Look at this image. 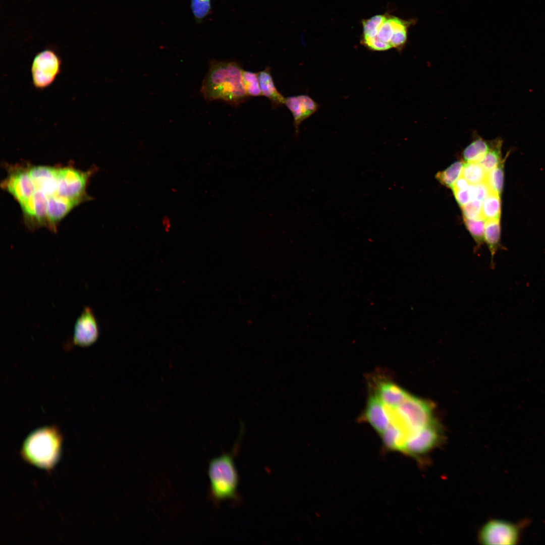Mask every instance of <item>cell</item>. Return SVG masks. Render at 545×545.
I'll return each mask as SVG.
<instances>
[{
    "mask_svg": "<svg viewBox=\"0 0 545 545\" xmlns=\"http://www.w3.org/2000/svg\"><path fill=\"white\" fill-rule=\"evenodd\" d=\"M243 69L237 62L211 60L200 92L206 101L220 100L237 106L249 97L242 79Z\"/></svg>",
    "mask_w": 545,
    "mask_h": 545,
    "instance_id": "6da1fadb",
    "label": "cell"
},
{
    "mask_svg": "<svg viewBox=\"0 0 545 545\" xmlns=\"http://www.w3.org/2000/svg\"><path fill=\"white\" fill-rule=\"evenodd\" d=\"M238 448L237 443L231 452L214 458L209 463L210 496L215 502L238 500L239 479L234 459Z\"/></svg>",
    "mask_w": 545,
    "mask_h": 545,
    "instance_id": "7a4b0ae2",
    "label": "cell"
},
{
    "mask_svg": "<svg viewBox=\"0 0 545 545\" xmlns=\"http://www.w3.org/2000/svg\"><path fill=\"white\" fill-rule=\"evenodd\" d=\"M61 436L57 428L47 426L36 429L24 441L23 452L32 464L42 468L52 467L58 459Z\"/></svg>",
    "mask_w": 545,
    "mask_h": 545,
    "instance_id": "3957f363",
    "label": "cell"
},
{
    "mask_svg": "<svg viewBox=\"0 0 545 545\" xmlns=\"http://www.w3.org/2000/svg\"><path fill=\"white\" fill-rule=\"evenodd\" d=\"M528 521L514 523L502 519H492L481 527L478 535L480 543L485 545L517 544Z\"/></svg>",
    "mask_w": 545,
    "mask_h": 545,
    "instance_id": "277c9868",
    "label": "cell"
},
{
    "mask_svg": "<svg viewBox=\"0 0 545 545\" xmlns=\"http://www.w3.org/2000/svg\"><path fill=\"white\" fill-rule=\"evenodd\" d=\"M395 408L408 438L414 432L434 422L430 404L416 397L410 395L401 405Z\"/></svg>",
    "mask_w": 545,
    "mask_h": 545,
    "instance_id": "5b68a950",
    "label": "cell"
},
{
    "mask_svg": "<svg viewBox=\"0 0 545 545\" xmlns=\"http://www.w3.org/2000/svg\"><path fill=\"white\" fill-rule=\"evenodd\" d=\"M88 176L89 173L71 168H58L56 195L78 204L85 198Z\"/></svg>",
    "mask_w": 545,
    "mask_h": 545,
    "instance_id": "8992f818",
    "label": "cell"
},
{
    "mask_svg": "<svg viewBox=\"0 0 545 545\" xmlns=\"http://www.w3.org/2000/svg\"><path fill=\"white\" fill-rule=\"evenodd\" d=\"M61 60L52 49H45L36 54L31 66L34 86L43 89L52 84L60 72Z\"/></svg>",
    "mask_w": 545,
    "mask_h": 545,
    "instance_id": "52a82bcc",
    "label": "cell"
},
{
    "mask_svg": "<svg viewBox=\"0 0 545 545\" xmlns=\"http://www.w3.org/2000/svg\"><path fill=\"white\" fill-rule=\"evenodd\" d=\"M440 431L434 422L412 433L408 438L403 454L414 457L430 452L438 444Z\"/></svg>",
    "mask_w": 545,
    "mask_h": 545,
    "instance_id": "ba28073f",
    "label": "cell"
},
{
    "mask_svg": "<svg viewBox=\"0 0 545 545\" xmlns=\"http://www.w3.org/2000/svg\"><path fill=\"white\" fill-rule=\"evenodd\" d=\"M2 186L19 203L21 207L32 197L35 187L28 169L18 168L12 171Z\"/></svg>",
    "mask_w": 545,
    "mask_h": 545,
    "instance_id": "9c48e42d",
    "label": "cell"
},
{
    "mask_svg": "<svg viewBox=\"0 0 545 545\" xmlns=\"http://www.w3.org/2000/svg\"><path fill=\"white\" fill-rule=\"evenodd\" d=\"M98 328L92 310L85 307L75 324L73 341L75 345L84 347L94 343L98 338Z\"/></svg>",
    "mask_w": 545,
    "mask_h": 545,
    "instance_id": "30bf717a",
    "label": "cell"
},
{
    "mask_svg": "<svg viewBox=\"0 0 545 545\" xmlns=\"http://www.w3.org/2000/svg\"><path fill=\"white\" fill-rule=\"evenodd\" d=\"M285 104L291 112L294 118L296 134L299 132L301 123L314 114L319 104L308 95L301 94L285 98Z\"/></svg>",
    "mask_w": 545,
    "mask_h": 545,
    "instance_id": "8fae6325",
    "label": "cell"
},
{
    "mask_svg": "<svg viewBox=\"0 0 545 545\" xmlns=\"http://www.w3.org/2000/svg\"><path fill=\"white\" fill-rule=\"evenodd\" d=\"M35 190L43 193L47 198L56 195L57 188L58 168L45 166H32L28 169Z\"/></svg>",
    "mask_w": 545,
    "mask_h": 545,
    "instance_id": "7c38bea8",
    "label": "cell"
},
{
    "mask_svg": "<svg viewBox=\"0 0 545 545\" xmlns=\"http://www.w3.org/2000/svg\"><path fill=\"white\" fill-rule=\"evenodd\" d=\"M363 417L379 434L390 425L385 405L376 393L369 398Z\"/></svg>",
    "mask_w": 545,
    "mask_h": 545,
    "instance_id": "4fadbf2b",
    "label": "cell"
},
{
    "mask_svg": "<svg viewBox=\"0 0 545 545\" xmlns=\"http://www.w3.org/2000/svg\"><path fill=\"white\" fill-rule=\"evenodd\" d=\"M376 394L384 404L391 407H397L410 395L402 388L389 382L380 383Z\"/></svg>",
    "mask_w": 545,
    "mask_h": 545,
    "instance_id": "5bb4252c",
    "label": "cell"
},
{
    "mask_svg": "<svg viewBox=\"0 0 545 545\" xmlns=\"http://www.w3.org/2000/svg\"><path fill=\"white\" fill-rule=\"evenodd\" d=\"M258 76L262 95L269 99L272 107L276 108L285 104L286 98L276 88L270 68L267 66L263 70L258 72Z\"/></svg>",
    "mask_w": 545,
    "mask_h": 545,
    "instance_id": "9a60e30c",
    "label": "cell"
},
{
    "mask_svg": "<svg viewBox=\"0 0 545 545\" xmlns=\"http://www.w3.org/2000/svg\"><path fill=\"white\" fill-rule=\"evenodd\" d=\"M77 204L58 195L50 196L47 199V219L52 227L62 220Z\"/></svg>",
    "mask_w": 545,
    "mask_h": 545,
    "instance_id": "2e32d148",
    "label": "cell"
},
{
    "mask_svg": "<svg viewBox=\"0 0 545 545\" xmlns=\"http://www.w3.org/2000/svg\"><path fill=\"white\" fill-rule=\"evenodd\" d=\"M500 220H486L484 232V240L490 254V266L495 267L494 258L500 249L504 248L501 243Z\"/></svg>",
    "mask_w": 545,
    "mask_h": 545,
    "instance_id": "e0dca14e",
    "label": "cell"
},
{
    "mask_svg": "<svg viewBox=\"0 0 545 545\" xmlns=\"http://www.w3.org/2000/svg\"><path fill=\"white\" fill-rule=\"evenodd\" d=\"M491 141L480 137H476L463 150L465 162H479L489 150Z\"/></svg>",
    "mask_w": 545,
    "mask_h": 545,
    "instance_id": "ac0fdd59",
    "label": "cell"
},
{
    "mask_svg": "<svg viewBox=\"0 0 545 545\" xmlns=\"http://www.w3.org/2000/svg\"><path fill=\"white\" fill-rule=\"evenodd\" d=\"M501 214V196L490 191L482 201V216L485 221L500 220Z\"/></svg>",
    "mask_w": 545,
    "mask_h": 545,
    "instance_id": "d6986e66",
    "label": "cell"
},
{
    "mask_svg": "<svg viewBox=\"0 0 545 545\" xmlns=\"http://www.w3.org/2000/svg\"><path fill=\"white\" fill-rule=\"evenodd\" d=\"M503 141L497 138L491 141L489 150L479 162L486 173L497 167L503 160L502 159V146Z\"/></svg>",
    "mask_w": 545,
    "mask_h": 545,
    "instance_id": "ffe728a7",
    "label": "cell"
},
{
    "mask_svg": "<svg viewBox=\"0 0 545 545\" xmlns=\"http://www.w3.org/2000/svg\"><path fill=\"white\" fill-rule=\"evenodd\" d=\"M464 162H454L446 169L440 171L435 176L436 179L443 185L452 189L455 182L461 176Z\"/></svg>",
    "mask_w": 545,
    "mask_h": 545,
    "instance_id": "44dd1931",
    "label": "cell"
},
{
    "mask_svg": "<svg viewBox=\"0 0 545 545\" xmlns=\"http://www.w3.org/2000/svg\"><path fill=\"white\" fill-rule=\"evenodd\" d=\"M487 173L479 162H464L461 176L470 184L475 185L485 181Z\"/></svg>",
    "mask_w": 545,
    "mask_h": 545,
    "instance_id": "7402d4cb",
    "label": "cell"
},
{
    "mask_svg": "<svg viewBox=\"0 0 545 545\" xmlns=\"http://www.w3.org/2000/svg\"><path fill=\"white\" fill-rule=\"evenodd\" d=\"M506 158L495 168L487 173L485 183L490 191L501 196L504 185V162Z\"/></svg>",
    "mask_w": 545,
    "mask_h": 545,
    "instance_id": "603a6c76",
    "label": "cell"
},
{
    "mask_svg": "<svg viewBox=\"0 0 545 545\" xmlns=\"http://www.w3.org/2000/svg\"><path fill=\"white\" fill-rule=\"evenodd\" d=\"M465 226L473 239L476 246V250L479 248L483 242L485 220L483 218L470 220L463 218Z\"/></svg>",
    "mask_w": 545,
    "mask_h": 545,
    "instance_id": "cb8c5ba5",
    "label": "cell"
},
{
    "mask_svg": "<svg viewBox=\"0 0 545 545\" xmlns=\"http://www.w3.org/2000/svg\"><path fill=\"white\" fill-rule=\"evenodd\" d=\"M242 79L246 94L249 97L262 96L258 72L243 70Z\"/></svg>",
    "mask_w": 545,
    "mask_h": 545,
    "instance_id": "d4e9b609",
    "label": "cell"
},
{
    "mask_svg": "<svg viewBox=\"0 0 545 545\" xmlns=\"http://www.w3.org/2000/svg\"><path fill=\"white\" fill-rule=\"evenodd\" d=\"M387 15H378L362 21L363 27L362 37H374L377 34L378 29L386 20Z\"/></svg>",
    "mask_w": 545,
    "mask_h": 545,
    "instance_id": "484cf974",
    "label": "cell"
},
{
    "mask_svg": "<svg viewBox=\"0 0 545 545\" xmlns=\"http://www.w3.org/2000/svg\"><path fill=\"white\" fill-rule=\"evenodd\" d=\"M211 0H191V9L197 23H200L211 11Z\"/></svg>",
    "mask_w": 545,
    "mask_h": 545,
    "instance_id": "4316f807",
    "label": "cell"
},
{
    "mask_svg": "<svg viewBox=\"0 0 545 545\" xmlns=\"http://www.w3.org/2000/svg\"><path fill=\"white\" fill-rule=\"evenodd\" d=\"M481 201L473 199L461 207L463 218L470 220L483 218L481 214Z\"/></svg>",
    "mask_w": 545,
    "mask_h": 545,
    "instance_id": "83f0119b",
    "label": "cell"
},
{
    "mask_svg": "<svg viewBox=\"0 0 545 545\" xmlns=\"http://www.w3.org/2000/svg\"><path fill=\"white\" fill-rule=\"evenodd\" d=\"M361 43L368 49L374 51H385L392 48L390 44L382 41L377 37H362Z\"/></svg>",
    "mask_w": 545,
    "mask_h": 545,
    "instance_id": "f1b7e54d",
    "label": "cell"
},
{
    "mask_svg": "<svg viewBox=\"0 0 545 545\" xmlns=\"http://www.w3.org/2000/svg\"><path fill=\"white\" fill-rule=\"evenodd\" d=\"M469 187L472 200L477 199L482 201L490 192L485 182L475 185L470 184Z\"/></svg>",
    "mask_w": 545,
    "mask_h": 545,
    "instance_id": "f546056e",
    "label": "cell"
},
{
    "mask_svg": "<svg viewBox=\"0 0 545 545\" xmlns=\"http://www.w3.org/2000/svg\"><path fill=\"white\" fill-rule=\"evenodd\" d=\"M393 35V31L392 26L388 19V15H387L386 20L380 25L375 37H377L382 41L391 45L390 41Z\"/></svg>",
    "mask_w": 545,
    "mask_h": 545,
    "instance_id": "4dcf8cb0",
    "label": "cell"
},
{
    "mask_svg": "<svg viewBox=\"0 0 545 545\" xmlns=\"http://www.w3.org/2000/svg\"><path fill=\"white\" fill-rule=\"evenodd\" d=\"M407 40V30H404L393 33L390 41L392 48L401 51L404 48Z\"/></svg>",
    "mask_w": 545,
    "mask_h": 545,
    "instance_id": "1f68e13d",
    "label": "cell"
},
{
    "mask_svg": "<svg viewBox=\"0 0 545 545\" xmlns=\"http://www.w3.org/2000/svg\"><path fill=\"white\" fill-rule=\"evenodd\" d=\"M453 192L457 203L461 207L465 205L472 200L469 187L466 189L454 190Z\"/></svg>",
    "mask_w": 545,
    "mask_h": 545,
    "instance_id": "d6a6232c",
    "label": "cell"
},
{
    "mask_svg": "<svg viewBox=\"0 0 545 545\" xmlns=\"http://www.w3.org/2000/svg\"><path fill=\"white\" fill-rule=\"evenodd\" d=\"M469 185L470 184L469 182L464 177L461 176L455 182L452 189L453 191L464 190L467 189Z\"/></svg>",
    "mask_w": 545,
    "mask_h": 545,
    "instance_id": "836d02e7",
    "label": "cell"
},
{
    "mask_svg": "<svg viewBox=\"0 0 545 545\" xmlns=\"http://www.w3.org/2000/svg\"><path fill=\"white\" fill-rule=\"evenodd\" d=\"M162 225L165 231H169L170 230L172 224L171 219L169 216H165L162 218Z\"/></svg>",
    "mask_w": 545,
    "mask_h": 545,
    "instance_id": "e575fe53",
    "label": "cell"
}]
</instances>
